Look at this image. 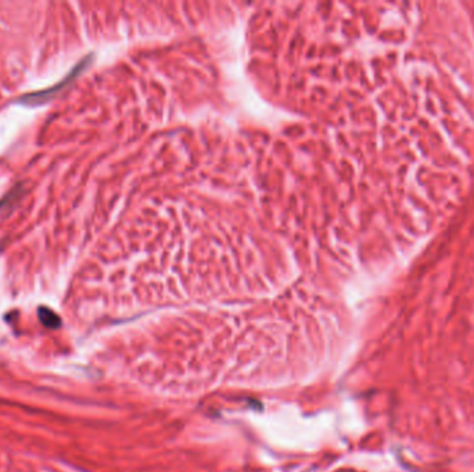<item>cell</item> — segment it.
I'll return each instance as SVG.
<instances>
[{"label":"cell","instance_id":"cell-2","mask_svg":"<svg viewBox=\"0 0 474 472\" xmlns=\"http://www.w3.org/2000/svg\"><path fill=\"white\" fill-rule=\"evenodd\" d=\"M38 317H39L41 323L48 329H59L62 326L60 316L46 306H41L38 309Z\"/></svg>","mask_w":474,"mask_h":472},{"label":"cell","instance_id":"cell-1","mask_svg":"<svg viewBox=\"0 0 474 472\" xmlns=\"http://www.w3.org/2000/svg\"><path fill=\"white\" fill-rule=\"evenodd\" d=\"M83 68H85V62L75 66V68L68 73L67 76L63 80H60L59 83H56V85H53V86H50L45 90H41V92L27 93V94L21 96L20 99H17V103L22 104V106H28V107H38V106H45V104L53 101L75 80V78L82 72Z\"/></svg>","mask_w":474,"mask_h":472}]
</instances>
